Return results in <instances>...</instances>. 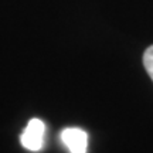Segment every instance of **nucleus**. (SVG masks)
I'll return each instance as SVG.
<instances>
[{"instance_id":"3","label":"nucleus","mask_w":153,"mask_h":153,"mask_svg":"<svg viewBox=\"0 0 153 153\" xmlns=\"http://www.w3.org/2000/svg\"><path fill=\"white\" fill-rule=\"evenodd\" d=\"M143 65H145V70L153 81V45L146 48L145 54H143Z\"/></svg>"},{"instance_id":"2","label":"nucleus","mask_w":153,"mask_h":153,"mask_svg":"<svg viewBox=\"0 0 153 153\" xmlns=\"http://www.w3.org/2000/svg\"><path fill=\"white\" fill-rule=\"evenodd\" d=\"M61 140L70 153H87L88 135L79 128H67L61 132Z\"/></svg>"},{"instance_id":"1","label":"nucleus","mask_w":153,"mask_h":153,"mask_svg":"<svg viewBox=\"0 0 153 153\" xmlns=\"http://www.w3.org/2000/svg\"><path fill=\"white\" fill-rule=\"evenodd\" d=\"M44 136H45V125L41 119L33 118L28 120L26 129L20 136V142L24 149L30 152H40L44 146Z\"/></svg>"}]
</instances>
